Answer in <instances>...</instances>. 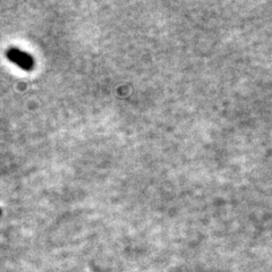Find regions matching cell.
I'll use <instances>...</instances> for the list:
<instances>
[{
	"instance_id": "cell-2",
	"label": "cell",
	"mask_w": 272,
	"mask_h": 272,
	"mask_svg": "<svg viewBox=\"0 0 272 272\" xmlns=\"http://www.w3.org/2000/svg\"><path fill=\"white\" fill-rule=\"evenodd\" d=\"M0 216H1V210H0Z\"/></svg>"
},
{
	"instance_id": "cell-1",
	"label": "cell",
	"mask_w": 272,
	"mask_h": 272,
	"mask_svg": "<svg viewBox=\"0 0 272 272\" xmlns=\"http://www.w3.org/2000/svg\"><path fill=\"white\" fill-rule=\"evenodd\" d=\"M7 58L10 61H13L14 64H16L17 66H20L22 70L24 71H32L34 67V60L29 53L20 50V49L11 48L6 52Z\"/></svg>"
}]
</instances>
